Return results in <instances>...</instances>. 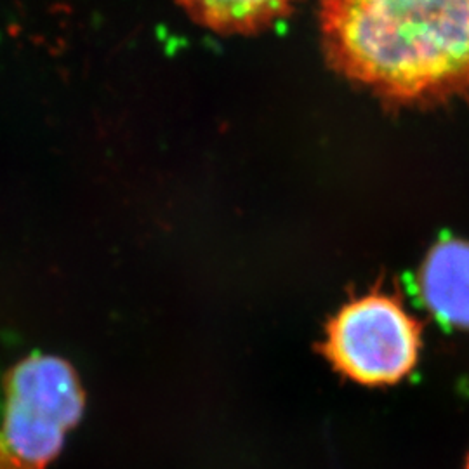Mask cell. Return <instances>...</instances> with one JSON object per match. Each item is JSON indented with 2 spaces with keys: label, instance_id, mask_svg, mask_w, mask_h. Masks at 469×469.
Returning <instances> with one entry per match:
<instances>
[{
  "label": "cell",
  "instance_id": "1",
  "mask_svg": "<svg viewBox=\"0 0 469 469\" xmlns=\"http://www.w3.org/2000/svg\"><path fill=\"white\" fill-rule=\"evenodd\" d=\"M329 65L396 106L469 96V0H320Z\"/></svg>",
  "mask_w": 469,
  "mask_h": 469
},
{
  "label": "cell",
  "instance_id": "2",
  "mask_svg": "<svg viewBox=\"0 0 469 469\" xmlns=\"http://www.w3.org/2000/svg\"><path fill=\"white\" fill-rule=\"evenodd\" d=\"M84 396L68 363L32 356L6 386L0 424V469H46L78 422Z\"/></svg>",
  "mask_w": 469,
  "mask_h": 469
},
{
  "label": "cell",
  "instance_id": "3",
  "mask_svg": "<svg viewBox=\"0 0 469 469\" xmlns=\"http://www.w3.org/2000/svg\"><path fill=\"white\" fill-rule=\"evenodd\" d=\"M421 325L393 296L370 292L329 322L324 355L344 377L365 386L396 384L412 372Z\"/></svg>",
  "mask_w": 469,
  "mask_h": 469
},
{
  "label": "cell",
  "instance_id": "4",
  "mask_svg": "<svg viewBox=\"0 0 469 469\" xmlns=\"http://www.w3.org/2000/svg\"><path fill=\"white\" fill-rule=\"evenodd\" d=\"M419 291L440 324L469 329V242H438L421 266Z\"/></svg>",
  "mask_w": 469,
  "mask_h": 469
},
{
  "label": "cell",
  "instance_id": "5",
  "mask_svg": "<svg viewBox=\"0 0 469 469\" xmlns=\"http://www.w3.org/2000/svg\"><path fill=\"white\" fill-rule=\"evenodd\" d=\"M298 0H178L198 25L221 35H250L285 20Z\"/></svg>",
  "mask_w": 469,
  "mask_h": 469
},
{
  "label": "cell",
  "instance_id": "6",
  "mask_svg": "<svg viewBox=\"0 0 469 469\" xmlns=\"http://www.w3.org/2000/svg\"><path fill=\"white\" fill-rule=\"evenodd\" d=\"M466 469H469V457H468V464H466Z\"/></svg>",
  "mask_w": 469,
  "mask_h": 469
}]
</instances>
